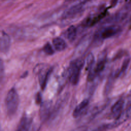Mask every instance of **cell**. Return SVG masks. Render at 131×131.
<instances>
[{"mask_svg": "<svg viewBox=\"0 0 131 131\" xmlns=\"http://www.w3.org/2000/svg\"><path fill=\"white\" fill-rule=\"evenodd\" d=\"M19 101V97L16 91L14 88L11 89L5 98V106L9 116L12 117L15 114L18 109Z\"/></svg>", "mask_w": 131, "mask_h": 131, "instance_id": "cell-1", "label": "cell"}, {"mask_svg": "<svg viewBox=\"0 0 131 131\" xmlns=\"http://www.w3.org/2000/svg\"><path fill=\"white\" fill-rule=\"evenodd\" d=\"M84 65V60L79 58L72 61L68 70V76L70 82L73 85H76L79 80L81 70Z\"/></svg>", "mask_w": 131, "mask_h": 131, "instance_id": "cell-2", "label": "cell"}, {"mask_svg": "<svg viewBox=\"0 0 131 131\" xmlns=\"http://www.w3.org/2000/svg\"><path fill=\"white\" fill-rule=\"evenodd\" d=\"M85 3V2L79 3L67 9L63 14V17L65 18L73 17L81 12L84 9Z\"/></svg>", "mask_w": 131, "mask_h": 131, "instance_id": "cell-3", "label": "cell"}, {"mask_svg": "<svg viewBox=\"0 0 131 131\" xmlns=\"http://www.w3.org/2000/svg\"><path fill=\"white\" fill-rule=\"evenodd\" d=\"M53 109H52V102L46 101L41 103L39 115L42 121H46L51 117Z\"/></svg>", "mask_w": 131, "mask_h": 131, "instance_id": "cell-4", "label": "cell"}, {"mask_svg": "<svg viewBox=\"0 0 131 131\" xmlns=\"http://www.w3.org/2000/svg\"><path fill=\"white\" fill-rule=\"evenodd\" d=\"M51 69L48 67H42L38 72V80L42 90H44L47 85L49 75L51 73Z\"/></svg>", "mask_w": 131, "mask_h": 131, "instance_id": "cell-5", "label": "cell"}, {"mask_svg": "<svg viewBox=\"0 0 131 131\" xmlns=\"http://www.w3.org/2000/svg\"><path fill=\"white\" fill-rule=\"evenodd\" d=\"M120 28L118 26H110L102 29L100 33V37L102 39H107L115 35L119 31Z\"/></svg>", "mask_w": 131, "mask_h": 131, "instance_id": "cell-6", "label": "cell"}, {"mask_svg": "<svg viewBox=\"0 0 131 131\" xmlns=\"http://www.w3.org/2000/svg\"><path fill=\"white\" fill-rule=\"evenodd\" d=\"M124 105V101L122 99L118 100L113 105L111 108V114L114 118L118 119L121 116L123 107Z\"/></svg>", "mask_w": 131, "mask_h": 131, "instance_id": "cell-7", "label": "cell"}, {"mask_svg": "<svg viewBox=\"0 0 131 131\" xmlns=\"http://www.w3.org/2000/svg\"><path fill=\"white\" fill-rule=\"evenodd\" d=\"M11 45V40L9 35L4 31H2L1 41L0 49L2 52L6 53L8 51Z\"/></svg>", "mask_w": 131, "mask_h": 131, "instance_id": "cell-8", "label": "cell"}, {"mask_svg": "<svg viewBox=\"0 0 131 131\" xmlns=\"http://www.w3.org/2000/svg\"><path fill=\"white\" fill-rule=\"evenodd\" d=\"M31 119L24 116L21 118L16 131H29L31 127Z\"/></svg>", "mask_w": 131, "mask_h": 131, "instance_id": "cell-9", "label": "cell"}, {"mask_svg": "<svg viewBox=\"0 0 131 131\" xmlns=\"http://www.w3.org/2000/svg\"><path fill=\"white\" fill-rule=\"evenodd\" d=\"M89 103V101L87 99H85L82 100L79 104H78L73 112V116L75 118H77L79 117L82 112L84 111V110L88 106Z\"/></svg>", "mask_w": 131, "mask_h": 131, "instance_id": "cell-10", "label": "cell"}, {"mask_svg": "<svg viewBox=\"0 0 131 131\" xmlns=\"http://www.w3.org/2000/svg\"><path fill=\"white\" fill-rule=\"evenodd\" d=\"M53 44L55 49L58 51L64 50L67 47L65 41L60 37H56L53 39Z\"/></svg>", "mask_w": 131, "mask_h": 131, "instance_id": "cell-11", "label": "cell"}, {"mask_svg": "<svg viewBox=\"0 0 131 131\" xmlns=\"http://www.w3.org/2000/svg\"><path fill=\"white\" fill-rule=\"evenodd\" d=\"M66 34L67 39L69 41H74L77 35V30L75 27L74 26H71L69 27L66 31Z\"/></svg>", "mask_w": 131, "mask_h": 131, "instance_id": "cell-12", "label": "cell"}, {"mask_svg": "<svg viewBox=\"0 0 131 131\" xmlns=\"http://www.w3.org/2000/svg\"><path fill=\"white\" fill-rule=\"evenodd\" d=\"M130 62V58L129 57H126L124 61H123V63L122 64V66L120 69V71L119 73V75H121V74H123L125 71H126V70L127 69L128 66L129 65Z\"/></svg>", "mask_w": 131, "mask_h": 131, "instance_id": "cell-13", "label": "cell"}, {"mask_svg": "<svg viewBox=\"0 0 131 131\" xmlns=\"http://www.w3.org/2000/svg\"><path fill=\"white\" fill-rule=\"evenodd\" d=\"M43 51H44V52H45V53H46L47 54L49 55H51L53 54L54 53V51L52 46L49 42L47 43L44 46V47H43Z\"/></svg>", "mask_w": 131, "mask_h": 131, "instance_id": "cell-14", "label": "cell"}, {"mask_svg": "<svg viewBox=\"0 0 131 131\" xmlns=\"http://www.w3.org/2000/svg\"><path fill=\"white\" fill-rule=\"evenodd\" d=\"M86 61H87V65L90 69L89 71H90L91 70H92V68L94 62V57L92 53H90L88 55L87 57Z\"/></svg>", "mask_w": 131, "mask_h": 131, "instance_id": "cell-15", "label": "cell"}, {"mask_svg": "<svg viewBox=\"0 0 131 131\" xmlns=\"http://www.w3.org/2000/svg\"><path fill=\"white\" fill-rule=\"evenodd\" d=\"M35 101L37 104H39L41 102V96L39 93L36 94V95Z\"/></svg>", "mask_w": 131, "mask_h": 131, "instance_id": "cell-16", "label": "cell"}, {"mask_svg": "<svg viewBox=\"0 0 131 131\" xmlns=\"http://www.w3.org/2000/svg\"><path fill=\"white\" fill-rule=\"evenodd\" d=\"M86 127L84 126H81L75 129H73L70 131H86Z\"/></svg>", "mask_w": 131, "mask_h": 131, "instance_id": "cell-17", "label": "cell"}, {"mask_svg": "<svg viewBox=\"0 0 131 131\" xmlns=\"http://www.w3.org/2000/svg\"><path fill=\"white\" fill-rule=\"evenodd\" d=\"M125 115L127 118H131V105L127 108Z\"/></svg>", "mask_w": 131, "mask_h": 131, "instance_id": "cell-18", "label": "cell"}, {"mask_svg": "<svg viewBox=\"0 0 131 131\" xmlns=\"http://www.w3.org/2000/svg\"><path fill=\"white\" fill-rule=\"evenodd\" d=\"M39 127L38 126H35L31 127L29 131H39Z\"/></svg>", "mask_w": 131, "mask_h": 131, "instance_id": "cell-19", "label": "cell"}, {"mask_svg": "<svg viewBox=\"0 0 131 131\" xmlns=\"http://www.w3.org/2000/svg\"><path fill=\"white\" fill-rule=\"evenodd\" d=\"M130 105H131V95L129 97L127 100V107H129Z\"/></svg>", "mask_w": 131, "mask_h": 131, "instance_id": "cell-20", "label": "cell"}]
</instances>
